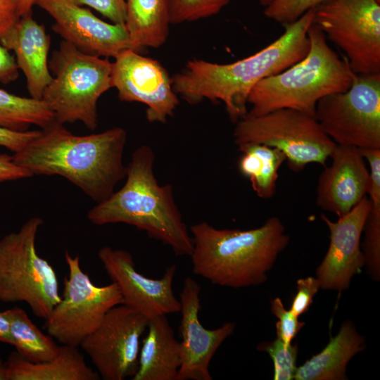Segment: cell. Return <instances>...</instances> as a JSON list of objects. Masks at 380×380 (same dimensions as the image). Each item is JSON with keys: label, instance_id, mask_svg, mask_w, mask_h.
Segmentation results:
<instances>
[{"label": "cell", "instance_id": "277c9868", "mask_svg": "<svg viewBox=\"0 0 380 380\" xmlns=\"http://www.w3.org/2000/svg\"><path fill=\"white\" fill-rule=\"evenodd\" d=\"M189 232L193 272L213 284L234 289L265 282L267 272L289 241L277 217L248 230L220 229L201 222Z\"/></svg>", "mask_w": 380, "mask_h": 380}, {"label": "cell", "instance_id": "5b68a950", "mask_svg": "<svg viewBox=\"0 0 380 380\" xmlns=\"http://www.w3.org/2000/svg\"><path fill=\"white\" fill-rule=\"evenodd\" d=\"M308 36L310 49L302 60L262 80L252 89L248 115L260 116L289 108L315 117L319 99L350 88L355 74L347 60L331 48L315 25H310Z\"/></svg>", "mask_w": 380, "mask_h": 380}, {"label": "cell", "instance_id": "ba28073f", "mask_svg": "<svg viewBox=\"0 0 380 380\" xmlns=\"http://www.w3.org/2000/svg\"><path fill=\"white\" fill-rule=\"evenodd\" d=\"M233 136L237 146L256 143L279 149L296 172L310 163L325 166L337 146L315 117L289 108L260 116L246 114L236 122Z\"/></svg>", "mask_w": 380, "mask_h": 380}, {"label": "cell", "instance_id": "6da1fadb", "mask_svg": "<svg viewBox=\"0 0 380 380\" xmlns=\"http://www.w3.org/2000/svg\"><path fill=\"white\" fill-rule=\"evenodd\" d=\"M127 132L115 127L100 133L75 135L56 120L39 130L14 162L33 175H59L97 203L110 197L125 179Z\"/></svg>", "mask_w": 380, "mask_h": 380}, {"label": "cell", "instance_id": "7a4b0ae2", "mask_svg": "<svg viewBox=\"0 0 380 380\" xmlns=\"http://www.w3.org/2000/svg\"><path fill=\"white\" fill-rule=\"evenodd\" d=\"M315 8L284 25V32L278 39L246 58L227 64L189 61L181 72L172 77L174 91L189 104L204 99L222 101L232 121L236 122L247 114L249 94L260 81L286 70L307 55L308 31Z\"/></svg>", "mask_w": 380, "mask_h": 380}, {"label": "cell", "instance_id": "5bb4252c", "mask_svg": "<svg viewBox=\"0 0 380 380\" xmlns=\"http://www.w3.org/2000/svg\"><path fill=\"white\" fill-rule=\"evenodd\" d=\"M98 257L112 281L118 286L124 305L148 319L180 312V300L172 289L175 265L169 266L162 277L152 279L137 271L132 255L125 250L103 246Z\"/></svg>", "mask_w": 380, "mask_h": 380}, {"label": "cell", "instance_id": "9a60e30c", "mask_svg": "<svg viewBox=\"0 0 380 380\" xmlns=\"http://www.w3.org/2000/svg\"><path fill=\"white\" fill-rule=\"evenodd\" d=\"M35 5L55 20L53 30L82 53L108 58L130 48L125 25L105 22L70 0H37Z\"/></svg>", "mask_w": 380, "mask_h": 380}, {"label": "cell", "instance_id": "83f0119b", "mask_svg": "<svg viewBox=\"0 0 380 380\" xmlns=\"http://www.w3.org/2000/svg\"><path fill=\"white\" fill-rule=\"evenodd\" d=\"M231 0H170V24L196 21L216 15Z\"/></svg>", "mask_w": 380, "mask_h": 380}, {"label": "cell", "instance_id": "3957f363", "mask_svg": "<svg viewBox=\"0 0 380 380\" xmlns=\"http://www.w3.org/2000/svg\"><path fill=\"white\" fill-rule=\"evenodd\" d=\"M155 154L141 145L132 153L125 182L87 213L94 224L125 223L145 231L171 248L176 255H189L193 240L175 203L170 184L160 185L153 172Z\"/></svg>", "mask_w": 380, "mask_h": 380}, {"label": "cell", "instance_id": "603a6c76", "mask_svg": "<svg viewBox=\"0 0 380 380\" xmlns=\"http://www.w3.org/2000/svg\"><path fill=\"white\" fill-rule=\"evenodd\" d=\"M170 0H125L130 49H157L169 36Z\"/></svg>", "mask_w": 380, "mask_h": 380}, {"label": "cell", "instance_id": "4316f807", "mask_svg": "<svg viewBox=\"0 0 380 380\" xmlns=\"http://www.w3.org/2000/svg\"><path fill=\"white\" fill-rule=\"evenodd\" d=\"M55 120L53 112L42 100L19 96L0 89V126L23 132L31 125L44 128Z\"/></svg>", "mask_w": 380, "mask_h": 380}, {"label": "cell", "instance_id": "44dd1931", "mask_svg": "<svg viewBox=\"0 0 380 380\" xmlns=\"http://www.w3.org/2000/svg\"><path fill=\"white\" fill-rule=\"evenodd\" d=\"M6 380H98L100 376L86 363L77 347L61 345L52 360L32 362L16 351L5 362Z\"/></svg>", "mask_w": 380, "mask_h": 380}, {"label": "cell", "instance_id": "f546056e", "mask_svg": "<svg viewBox=\"0 0 380 380\" xmlns=\"http://www.w3.org/2000/svg\"><path fill=\"white\" fill-rule=\"evenodd\" d=\"M328 1L330 0H274L265 7L264 15L283 25H289Z\"/></svg>", "mask_w": 380, "mask_h": 380}, {"label": "cell", "instance_id": "ac0fdd59", "mask_svg": "<svg viewBox=\"0 0 380 380\" xmlns=\"http://www.w3.org/2000/svg\"><path fill=\"white\" fill-rule=\"evenodd\" d=\"M330 158L318 179L316 203L341 217L367 196L371 177L357 148L337 144Z\"/></svg>", "mask_w": 380, "mask_h": 380}, {"label": "cell", "instance_id": "ab89813d", "mask_svg": "<svg viewBox=\"0 0 380 380\" xmlns=\"http://www.w3.org/2000/svg\"><path fill=\"white\" fill-rule=\"evenodd\" d=\"M0 380H6V369L5 362L0 357Z\"/></svg>", "mask_w": 380, "mask_h": 380}, {"label": "cell", "instance_id": "d590c367", "mask_svg": "<svg viewBox=\"0 0 380 380\" xmlns=\"http://www.w3.org/2000/svg\"><path fill=\"white\" fill-rule=\"evenodd\" d=\"M20 18L16 0H0V43Z\"/></svg>", "mask_w": 380, "mask_h": 380}, {"label": "cell", "instance_id": "7402d4cb", "mask_svg": "<svg viewBox=\"0 0 380 380\" xmlns=\"http://www.w3.org/2000/svg\"><path fill=\"white\" fill-rule=\"evenodd\" d=\"M364 338L350 322H345L327 346L297 367L296 380L346 379V366L350 359L365 348Z\"/></svg>", "mask_w": 380, "mask_h": 380}, {"label": "cell", "instance_id": "484cf974", "mask_svg": "<svg viewBox=\"0 0 380 380\" xmlns=\"http://www.w3.org/2000/svg\"><path fill=\"white\" fill-rule=\"evenodd\" d=\"M369 166L371 185L369 191L370 208L364 230L363 254L365 265L373 277L380 275V149H359Z\"/></svg>", "mask_w": 380, "mask_h": 380}, {"label": "cell", "instance_id": "d4e9b609", "mask_svg": "<svg viewBox=\"0 0 380 380\" xmlns=\"http://www.w3.org/2000/svg\"><path fill=\"white\" fill-rule=\"evenodd\" d=\"M4 312L10 323L13 346L23 357L37 363L51 360L58 355L60 346L33 323L23 309L13 307Z\"/></svg>", "mask_w": 380, "mask_h": 380}, {"label": "cell", "instance_id": "60d3db41", "mask_svg": "<svg viewBox=\"0 0 380 380\" xmlns=\"http://www.w3.org/2000/svg\"><path fill=\"white\" fill-rule=\"evenodd\" d=\"M274 0H260V4L262 6H268L270 3H272Z\"/></svg>", "mask_w": 380, "mask_h": 380}, {"label": "cell", "instance_id": "e575fe53", "mask_svg": "<svg viewBox=\"0 0 380 380\" xmlns=\"http://www.w3.org/2000/svg\"><path fill=\"white\" fill-rule=\"evenodd\" d=\"M30 177L32 175L28 170L14 162L13 156L0 154V183Z\"/></svg>", "mask_w": 380, "mask_h": 380}, {"label": "cell", "instance_id": "8992f818", "mask_svg": "<svg viewBox=\"0 0 380 380\" xmlns=\"http://www.w3.org/2000/svg\"><path fill=\"white\" fill-rule=\"evenodd\" d=\"M53 75L42 100L61 124L81 122L91 131L98 125L97 103L112 85V62L86 54L63 40L49 61Z\"/></svg>", "mask_w": 380, "mask_h": 380}, {"label": "cell", "instance_id": "ffe728a7", "mask_svg": "<svg viewBox=\"0 0 380 380\" xmlns=\"http://www.w3.org/2000/svg\"><path fill=\"white\" fill-rule=\"evenodd\" d=\"M146 332L132 379L177 380L181 365L179 342L166 315L148 319Z\"/></svg>", "mask_w": 380, "mask_h": 380}, {"label": "cell", "instance_id": "4fadbf2b", "mask_svg": "<svg viewBox=\"0 0 380 380\" xmlns=\"http://www.w3.org/2000/svg\"><path fill=\"white\" fill-rule=\"evenodd\" d=\"M114 58L112 85L117 89L119 99L145 104L146 119L150 122H166L179 101L165 68L157 60L130 49Z\"/></svg>", "mask_w": 380, "mask_h": 380}, {"label": "cell", "instance_id": "f1b7e54d", "mask_svg": "<svg viewBox=\"0 0 380 380\" xmlns=\"http://www.w3.org/2000/svg\"><path fill=\"white\" fill-rule=\"evenodd\" d=\"M257 349L267 352L274 364V380L294 379L298 348L296 344L284 343L278 338L272 342L260 343Z\"/></svg>", "mask_w": 380, "mask_h": 380}, {"label": "cell", "instance_id": "52a82bcc", "mask_svg": "<svg viewBox=\"0 0 380 380\" xmlns=\"http://www.w3.org/2000/svg\"><path fill=\"white\" fill-rule=\"evenodd\" d=\"M42 224V218L31 217L0 239V301L25 302L35 316L46 319L61 296L55 270L37 251Z\"/></svg>", "mask_w": 380, "mask_h": 380}, {"label": "cell", "instance_id": "836d02e7", "mask_svg": "<svg viewBox=\"0 0 380 380\" xmlns=\"http://www.w3.org/2000/svg\"><path fill=\"white\" fill-rule=\"evenodd\" d=\"M39 130L15 131L0 126V146L15 153L23 149Z\"/></svg>", "mask_w": 380, "mask_h": 380}, {"label": "cell", "instance_id": "9c48e42d", "mask_svg": "<svg viewBox=\"0 0 380 380\" xmlns=\"http://www.w3.org/2000/svg\"><path fill=\"white\" fill-rule=\"evenodd\" d=\"M312 24L345 54L356 75L380 73V0H330Z\"/></svg>", "mask_w": 380, "mask_h": 380}, {"label": "cell", "instance_id": "1f68e13d", "mask_svg": "<svg viewBox=\"0 0 380 380\" xmlns=\"http://www.w3.org/2000/svg\"><path fill=\"white\" fill-rule=\"evenodd\" d=\"M321 287L317 278L308 277L297 281V293L293 298L289 311L299 317L308 311L312 303V299Z\"/></svg>", "mask_w": 380, "mask_h": 380}, {"label": "cell", "instance_id": "d6986e66", "mask_svg": "<svg viewBox=\"0 0 380 380\" xmlns=\"http://www.w3.org/2000/svg\"><path fill=\"white\" fill-rule=\"evenodd\" d=\"M1 44L14 52L30 97L42 100L45 88L53 79L48 61L51 38L44 26L33 18L32 11L20 17Z\"/></svg>", "mask_w": 380, "mask_h": 380}, {"label": "cell", "instance_id": "30bf717a", "mask_svg": "<svg viewBox=\"0 0 380 380\" xmlns=\"http://www.w3.org/2000/svg\"><path fill=\"white\" fill-rule=\"evenodd\" d=\"M315 118L338 145L380 149V73L355 74L348 90L319 100Z\"/></svg>", "mask_w": 380, "mask_h": 380}, {"label": "cell", "instance_id": "d6a6232c", "mask_svg": "<svg viewBox=\"0 0 380 380\" xmlns=\"http://www.w3.org/2000/svg\"><path fill=\"white\" fill-rule=\"evenodd\" d=\"M79 6L90 7L112 23L125 25L126 19L125 0H70Z\"/></svg>", "mask_w": 380, "mask_h": 380}, {"label": "cell", "instance_id": "f35d334b", "mask_svg": "<svg viewBox=\"0 0 380 380\" xmlns=\"http://www.w3.org/2000/svg\"><path fill=\"white\" fill-rule=\"evenodd\" d=\"M37 0H16L18 12L20 17H22L32 12V6L35 5Z\"/></svg>", "mask_w": 380, "mask_h": 380}, {"label": "cell", "instance_id": "8d00e7d4", "mask_svg": "<svg viewBox=\"0 0 380 380\" xmlns=\"http://www.w3.org/2000/svg\"><path fill=\"white\" fill-rule=\"evenodd\" d=\"M18 70L15 58L0 43V82L8 84L15 81Z\"/></svg>", "mask_w": 380, "mask_h": 380}, {"label": "cell", "instance_id": "e0dca14e", "mask_svg": "<svg viewBox=\"0 0 380 380\" xmlns=\"http://www.w3.org/2000/svg\"><path fill=\"white\" fill-rule=\"evenodd\" d=\"M369 208V197L365 196L336 222L321 215L330 232L329 249L317 270L321 288L339 291L346 289L353 275L365 265L360 237Z\"/></svg>", "mask_w": 380, "mask_h": 380}, {"label": "cell", "instance_id": "2e32d148", "mask_svg": "<svg viewBox=\"0 0 380 380\" xmlns=\"http://www.w3.org/2000/svg\"><path fill=\"white\" fill-rule=\"evenodd\" d=\"M201 291L200 285L193 278H185L179 298L181 365L177 380H212L210 362L236 327L233 322H226L215 329H208L202 325L198 317L201 308Z\"/></svg>", "mask_w": 380, "mask_h": 380}, {"label": "cell", "instance_id": "7c38bea8", "mask_svg": "<svg viewBox=\"0 0 380 380\" xmlns=\"http://www.w3.org/2000/svg\"><path fill=\"white\" fill-rule=\"evenodd\" d=\"M148 321L136 310L120 304L111 308L99 327L82 341L80 346L101 379L124 380L134 376Z\"/></svg>", "mask_w": 380, "mask_h": 380}, {"label": "cell", "instance_id": "74e56055", "mask_svg": "<svg viewBox=\"0 0 380 380\" xmlns=\"http://www.w3.org/2000/svg\"><path fill=\"white\" fill-rule=\"evenodd\" d=\"M0 342L13 346L10 323L4 312H0Z\"/></svg>", "mask_w": 380, "mask_h": 380}, {"label": "cell", "instance_id": "4dcf8cb0", "mask_svg": "<svg viewBox=\"0 0 380 380\" xmlns=\"http://www.w3.org/2000/svg\"><path fill=\"white\" fill-rule=\"evenodd\" d=\"M271 311L279 321L276 323L277 336L284 343H291L305 323L298 319L289 310H286L279 298L271 302Z\"/></svg>", "mask_w": 380, "mask_h": 380}, {"label": "cell", "instance_id": "cb8c5ba5", "mask_svg": "<svg viewBox=\"0 0 380 380\" xmlns=\"http://www.w3.org/2000/svg\"><path fill=\"white\" fill-rule=\"evenodd\" d=\"M241 156L238 162L240 173L248 178L258 196L270 198L275 192L278 171L286 160L279 149L264 144L246 143L238 146Z\"/></svg>", "mask_w": 380, "mask_h": 380}, {"label": "cell", "instance_id": "8fae6325", "mask_svg": "<svg viewBox=\"0 0 380 380\" xmlns=\"http://www.w3.org/2000/svg\"><path fill=\"white\" fill-rule=\"evenodd\" d=\"M68 275L60 301L45 319L48 334L61 345L78 347L101 324L113 307L123 304L115 282L96 286L80 267V258L65 253Z\"/></svg>", "mask_w": 380, "mask_h": 380}]
</instances>
